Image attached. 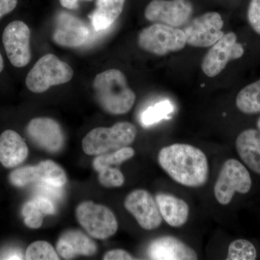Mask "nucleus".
<instances>
[{
    "instance_id": "1",
    "label": "nucleus",
    "mask_w": 260,
    "mask_h": 260,
    "mask_svg": "<svg viewBox=\"0 0 260 260\" xmlns=\"http://www.w3.org/2000/svg\"><path fill=\"white\" fill-rule=\"evenodd\" d=\"M158 162L178 184L197 188L206 184L209 177L208 158L200 149L176 143L164 147L158 153Z\"/></svg>"
},
{
    "instance_id": "2",
    "label": "nucleus",
    "mask_w": 260,
    "mask_h": 260,
    "mask_svg": "<svg viewBox=\"0 0 260 260\" xmlns=\"http://www.w3.org/2000/svg\"><path fill=\"white\" fill-rule=\"evenodd\" d=\"M93 88L100 107L114 115L129 112L136 100L135 92L128 86L125 75L119 70H108L98 74Z\"/></svg>"
},
{
    "instance_id": "3",
    "label": "nucleus",
    "mask_w": 260,
    "mask_h": 260,
    "mask_svg": "<svg viewBox=\"0 0 260 260\" xmlns=\"http://www.w3.org/2000/svg\"><path fill=\"white\" fill-rule=\"evenodd\" d=\"M137 129L129 122L116 123L112 127H98L83 140V150L89 155H99L125 148L135 141Z\"/></svg>"
},
{
    "instance_id": "4",
    "label": "nucleus",
    "mask_w": 260,
    "mask_h": 260,
    "mask_svg": "<svg viewBox=\"0 0 260 260\" xmlns=\"http://www.w3.org/2000/svg\"><path fill=\"white\" fill-rule=\"evenodd\" d=\"M74 75L73 68L56 55L48 54L37 61L29 72L25 85L35 93L47 91L51 86L68 83Z\"/></svg>"
},
{
    "instance_id": "5",
    "label": "nucleus",
    "mask_w": 260,
    "mask_h": 260,
    "mask_svg": "<svg viewBox=\"0 0 260 260\" xmlns=\"http://www.w3.org/2000/svg\"><path fill=\"white\" fill-rule=\"evenodd\" d=\"M251 188L252 179L249 169L240 160L230 158L220 169L214 186V194L220 204L227 205L236 194H248Z\"/></svg>"
},
{
    "instance_id": "6",
    "label": "nucleus",
    "mask_w": 260,
    "mask_h": 260,
    "mask_svg": "<svg viewBox=\"0 0 260 260\" xmlns=\"http://www.w3.org/2000/svg\"><path fill=\"white\" fill-rule=\"evenodd\" d=\"M138 44L147 52L164 56L184 49L186 42L183 30L164 24L155 23L140 32Z\"/></svg>"
},
{
    "instance_id": "7",
    "label": "nucleus",
    "mask_w": 260,
    "mask_h": 260,
    "mask_svg": "<svg viewBox=\"0 0 260 260\" xmlns=\"http://www.w3.org/2000/svg\"><path fill=\"white\" fill-rule=\"evenodd\" d=\"M246 53V44L239 41L237 34L228 32L207 53L202 63V70L207 76L214 78L231 61L242 59Z\"/></svg>"
},
{
    "instance_id": "8",
    "label": "nucleus",
    "mask_w": 260,
    "mask_h": 260,
    "mask_svg": "<svg viewBox=\"0 0 260 260\" xmlns=\"http://www.w3.org/2000/svg\"><path fill=\"white\" fill-rule=\"evenodd\" d=\"M76 216L81 226L95 239H108L117 232L115 215L104 205L83 202L77 208Z\"/></svg>"
},
{
    "instance_id": "9",
    "label": "nucleus",
    "mask_w": 260,
    "mask_h": 260,
    "mask_svg": "<svg viewBox=\"0 0 260 260\" xmlns=\"http://www.w3.org/2000/svg\"><path fill=\"white\" fill-rule=\"evenodd\" d=\"M224 22L216 12H210L191 20L183 29L186 44L194 47H212L223 37Z\"/></svg>"
},
{
    "instance_id": "10",
    "label": "nucleus",
    "mask_w": 260,
    "mask_h": 260,
    "mask_svg": "<svg viewBox=\"0 0 260 260\" xmlns=\"http://www.w3.org/2000/svg\"><path fill=\"white\" fill-rule=\"evenodd\" d=\"M192 12L189 0H152L145 8V16L152 23L178 28L188 23Z\"/></svg>"
},
{
    "instance_id": "11",
    "label": "nucleus",
    "mask_w": 260,
    "mask_h": 260,
    "mask_svg": "<svg viewBox=\"0 0 260 260\" xmlns=\"http://www.w3.org/2000/svg\"><path fill=\"white\" fill-rule=\"evenodd\" d=\"M30 30L28 25L20 20H15L7 25L3 34L7 56L16 68H24L30 62Z\"/></svg>"
},
{
    "instance_id": "12",
    "label": "nucleus",
    "mask_w": 260,
    "mask_h": 260,
    "mask_svg": "<svg viewBox=\"0 0 260 260\" xmlns=\"http://www.w3.org/2000/svg\"><path fill=\"white\" fill-rule=\"evenodd\" d=\"M126 210L145 230H155L160 226L162 218L155 198L145 189H136L124 200Z\"/></svg>"
},
{
    "instance_id": "13",
    "label": "nucleus",
    "mask_w": 260,
    "mask_h": 260,
    "mask_svg": "<svg viewBox=\"0 0 260 260\" xmlns=\"http://www.w3.org/2000/svg\"><path fill=\"white\" fill-rule=\"evenodd\" d=\"M27 135L37 146L49 153H56L64 145V137L59 123L51 118L32 119L26 128Z\"/></svg>"
},
{
    "instance_id": "14",
    "label": "nucleus",
    "mask_w": 260,
    "mask_h": 260,
    "mask_svg": "<svg viewBox=\"0 0 260 260\" xmlns=\"http://www.w3.org/2000/svg\"><path fill=\"white\" fill-rule=\"evenodd\" d=\"M90 31L83 20L61 13L56 20L52 39L57 45L63 47L77 48L84 45L88 40Z\"/></svg>"
},
{
    "instance_id": "15",
    "label": "nucleus",
    "mask_w": 260,
    "mask_h": 260,
    "mask_svg": "<svg viewBox=\"0 0 260 260\" xmlns=\"http://www.w3.org/2000/svg\"><path fill=\"white\" fill-rule=\"evenodd\" d=\"M148 254L149 259L155 260L198 259L194 249L172 236H162L152 241Z\"/></svg>"
},
{
    "instance_id": "16",
    "label": "nucleus",
    "mask_w": 260,
    "mask_h": 260,
    "mask_svg": "<svg viewBox=\"0 0 260 260\" xmlns=\"http://www.w3.org/2000/svg\"><path fill=\"white\" fill-rule=\"evenodd\" d=\"M58 254L65 259L78 255L92 256L96 253V244L80 230H68L56 243Z\"/></svg>"
},
{
    "instance_id": "17",
    "label": "nucleus",
    "mask_w": 260,
    "mask_h": 260,
    "mask_svg": "<svg viewBox=\"0 0 260 260\" xmlns=\"http://www.w3.org/2000/svg\"><path fill=\"white\" fill-rule=\"evenodd\" d=\"M235 146L245 167L260 176V131L255 127L243 129L238 135Z\"/></svg>"
},
{
    "instance_id": "18",
    "label": "nucleus",
    "mask_w": 260,
    "mask_h": 260,
    "mask_svg": "<svg viewBox=\"0 0 260 260\" xmlns=\"http://www.w3.org/2000/svg\"><path fill=\"white\" fill-rule=\"evenodd\" d=\"M28 148L23 138L13 130H5L0 135V162L5 168L18 167L25 161Z\"/></svg>"
},
{
    "instance_id": "19",
    "label": "nucleus",
    "mask_w": 260,
    "mask_h": 260,
    "mask_svg": "<svg viewBox=\"0 0 260 260\" xmlns=\"http://www.w3.org/2000/svg\"><path fill=\"white\" fill-rule=\"evenodd\" d=\"M155 199L162 219L170 226L180 228L186 223L189 207L184 200L165 193L157 194Z\"/></svg>"
},
{
    "instance_id": "20",
    "label": "nucleus",
    "mask_w": 260,
    "mask_h": 260,
    "mask_svg": "<svg viewBox=\"0 0 260 260\" xmlns=\"http://www.w3.org/2000/svg\"><path fill=\"white\" fill-rule=\"evenodd\" d=\"M125 0H97L96 8L90 15L94 30L101 31L112 26L122 13Z\"/></svg>"
},
{
    "instance_id": "21",
    "label": "nucleus",
    "mask_w": 260,
    "mask_h": 260,
    "mask_svg": "<svg viewBox=\"0 0 260 260\" xmlns=\"http://www.w3.org/2000/svg\"><path fill=\"white\" fill-rule=\"evenodd\" d=\"M55 203L44 197L35 195L34 199L23 205L22 215L25 225L30 229H39L42 225L45 215L56 213Z\"/></svg>"
},
{
    "instance_id": "22",
    "label": "nucleus",
    "mask_w": 260,
    "mask_h": 260,
    "mask_svg": "<svg viewBox=\"0 0 260 260\" xmlns=\"http://www.w3.org/2000/svg\"><path fill=\"white\" fill-rule=\"evenodd\" d=\"M235 105L237 110L244 115H259L260 78L247 84L238 92Z\"/></svg>"
},
{
    "instance_id": "23",
    "label": "nucleus",
    "mask_w": 260,
    "mask_h": 260,
    "mask_svg": "<svg viewBox=\"0 0 260 260\" xmlns=\"http://www.w3.org/2000/svg\"><path fill=\"white\" fill-rule=\"evenodd\" d=\"M174 110V106L170 101H160L143 111L140 116V121L143 126L148 127L158 123L162 119H169Z\"/></svg>"
},
{
    "instance_id": "24",
    "label": "nucleus",
    "mask_w": 260,
    "mask_h": 260,
    "mask_svg": "<svg viewBox=\"0 0 260 260\" xmlns=\"http://www.w3.org/2000/svg\"><path fill=\"white\" fill-rule=\"evenodd\" d=\"M134 155V149L130 148L129 146L119 149V150L110 152V153L101 154V155H97L96 158L94 159L93 168L98 172L104 168L118 167L123 162L133 158Z\"/></svg>"
},
{
    "instance_id": "25",
    "label": "nucleus",
    "mask_w": 260,
    "mask_h": 260,
    "mask_svg": "<svg viewBox=\"0 0 260 260\" xmlns=\"http://www.w3.org/2000/svg\"><path fill=\"white\" fill-rule=\"evenodd\" d=\"M39 168V181L63 187L68 181L64 171L56 162L47 160L41 162Z\"/></svg>"
},
{
    "instance_id": "26",
    "label": "nucleus",
    "mask_w": 260,
    "mask_h": 260,
    "mask_svg": "<svg viewBox=\"0 0 260 260\" xmlns=\"http://www.w3.org/2000/svg\"><path fill=\"white\" fill-rule=\"evenodd\" d=\"M257 257L255 246L246 239H236L229 246L227 260H254Z\"/></svg>"
},
{
    "instance_id": "27",
    "label": "nucleus",
    "mask_w": 260,
    "mask_h": 260,
    "mask_svg": "<svg viewBox=\"0 0 260 260\" xmlns=\"http://www.w3.org/2000/svg\"><path fill=\"white\" fill-rule=\"evenodd\" d=\"M25 259L59 260V256L52 246L45 241L32 243L25 251Z\"/></svg>"
},
{
    "instance_id": "28",
    "label": "nucleus",
    "mask_w": 260,
    "mask_h": 260,
    "mask_svg": "<svg viewBox=\"0 0 260 260\" xmlns=\"http://www.w3.org/2000/svg\"><path fill=\"white\" fill-rule=\"evenodd\" d=\"M11 184L17 187H24L39 181V168L25 167L13 171L10 174Z\"/></svg>"
},
{
    "instance_id": "29",
    "label": "nucleus",
    "mask_w": 260,
    "mask_h": 260,
    "mask_svg": "<svg viewBox=\"0 0 260 260\" xmlns=\"http://www.w3.org/2000/svg\"><path fill=\"white\" fill-rule=\"evenodd\" d=\"M99 181L105 187H119L124 184V177L119 168L109 167L99 172Z\"/></svg>"
},
{
    "instance_id": "30",
    "label": "nucleus",
    "mask_w": 260,
    "mask_h": 260,
    "mask_svg": "<svg viewBox=\"0 0 260 260\" xmlns=\"http://www.w3.org/2000/svg\"><path fill=\"white\" fill-rule=\"evenodd\" d=\"M246 17L251 31L260 38V0L249 1Z\"/></svg>"
},
{
    "instance_id": "31",
    "label": "nucleus",
    "mask_w": 260,
    "mask_h": 260,
    "mask_svg": "<svg viewBox=\"0 0 260 260\" xmlns=\"http://www.w3.org/2000/svg\"><path fill=\"white\" fill-rule=\"evenodd\" d=\"M35 192L37 196L44 197L56 203L62 198L63 187L52 185L44 181H38Z\"/></svg>"
},
{
    "instance_id": "32",
    "label": "nucleus",
    "mask_w": 260,
    "mask_h": 260,
    "mask_svg": "<svg viewBox=\"0 0 260 260\" xmlns=\"http://www.w3.org/2000/svg\"><path fill=\"white\" fill-rule=\"evenodd\" d=\"M129 253L123 249H114V250L108 251L104 256L105 260H131L134 259Z\"/></svg>"
},
{
    "instance_id": "33",
    "label": "nucleus",
    "mask_w": 260,
    "mask_h": 260,
    "mask_svg": "<svg viewBox=\"0 0 260 260\" xmlns=\"http://www.w3.org/2000/svg\"><path fill=\"white\" fill-rule=\"evenodd\" d=\"M18 0H0V20L15 9Z\"/></svg>"
},
{
    "instance_id": "34",
    "label": "nucleus",
    "mask_w": 260,
    "mask_h": 260,
    "mask_svg": "<svg viewBox=\"0 0 260 260\" xmlns=\"http://www.w3.org/2000/svg\"><path fill=\"white\" fill-rule=\"evenodd\" d=\"M2 259H23L21 251L16 249H10L5 251V254L2 256Z\"/></svg>"
},
{
    "instance_id": "35",
    "label": "nucleus",
    "mask_w": 260,
    "mask_h": 260,
    "mask_svg": "<svg viewBox=\"0 0 260 260\" xmlns=\"http://www.w3.org/2000/svg\"><path fill=\"white\" fill-rule=\"evenodd\" d=\"M61 6L69 10L78 9L79 0H59Z\"/></svg>"
},
{
    "instance_id": "36",
    "label": "nucleus",
    "mask_w": 260,
    "mask_h": 260,
    "mask_svg": "<svg viewBox=\"0 0 260 260\" xmlns=\"http://www.w3.org/2000/svg\"><path fill=\"white\" fill-rule=\"evenodd\" d=\"M4 70V59H3V56L0 54V73Z\"/></svg>"
},
{
    "instance_id": "37",
    "label": "nucleus",
    "mask_w": 260,
    "mask_h": 260,
    "mask_svg": "<svg viewBox=\"0 0 260 260\" xmlns=\"http://www.w3.org/2000/svg\"><path fill=\"white\" fill-rule=\"evenodd\" d=\"M255 128L260 131V114L255 121Z\"/></svg>"
},
{
    "instance_id": "38",
    "label": "nucleus",
    "mask_w": 260,
    "mask_h": 260,
    "mask_svg": "<svg viewBox=\"0 0 260 260\" xmlns=\"http://www.w3.org/2000/svg\"><path fill=\"white\" fill-rule=\"evenodd\" d=\"M86 1H91V0H86Z\"/></svg>"
}]
</instances>
